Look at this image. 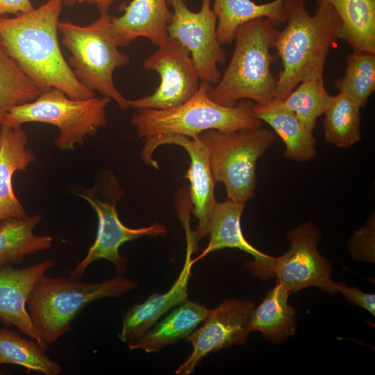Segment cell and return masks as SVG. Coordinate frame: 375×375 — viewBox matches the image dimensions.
Instances as JSON below:
<instances>
[{"label":"cell","mask_w":375,"mask_h":375,"mask_svg":"<svg viewBox=\"0 0 375 375\" xmlns=\"http://www.w3.org/2000/svg\"><path fill=\"white\" fill-rule=\"evenodd\" d=\"M46 349L10 328H0V365H17L44 375L60 374V365L47 354Z\"/></svg>","instance_id":"484cf974"},{"label":"cell","mask_w":375,"mask_h":375,"mask_svg":"<svg viewBox=\"0 0 375 375\" xmlns=\"http://www.w3.org/2000/svg\"><path fill=\"white\" fill-rule=\"evenodd\" d=\"M271 20H251L236 31L235 49L228 67L208 91L215 102L234 106L243 99L266 104L275 98L277 78L271 72V53L278 30Z\"/></svg>","instance_id":"3957f363"},{"label":"cell","mask_w":375,"mask_h":375,"mask_svg":"<svg viewBox=\"0 0 375 375\" xmlns=\"http://www.w3.org/2000/svg\"><path fill=\"white\" fill-rule=\"evenodd\" d=\"M173 8L167 26L169 39H175L189 51L199 78L210 85L221 77L218 64L226 61V53L217 36V16L210 7L211 0H202L201 10L192 12L186 0H167Z\"/></svg>","instance_id":"30bf717a"},{"label":"cell","mask_w":375,"mask_h":375,"mask_svg":"<svg viewBox=\"0 0 375 375\" xmlns=\"http://www.w3.org/2000/svg\"><path fill=\"white\" fill-rule=\"evenodd\" d=\"M41 93L0 45V115L15 106L34 100Z\"/></svg>","instance_id":"f546056e"},{"label":"cell","mask_w":375,"mask_h":375,"mask_svg":"<svg viewBox=\"0 0 375 375\" xmlns=\"http://www.w3.org/2000/svg\"><path fill=\"white\" fill-rule=\"evenodd\" d=\"M254 308L251 301L228 299L209 309L201 325L185 339L191 343L192 351L175 374L189 375L208 353L245 344L250 334L249 324Z\"/></svg>","instance_id":"4fadbf2b"},{"label":"cell","mask_w":375,"mask_h":375,"mask_svg":"<svg viewBox=\"0 0 375 375\" xmlns=\"http://www.w3.org/2000/svg\"><path fill=\"white\" fill-rule=\"evenodd\" d=\"M143 67L156 72L160 83L151 95L129 100L137 110H167L187 101L197 91L199 76L190 51L175 39H169L147 57Z\"/></svg>","instance_id":"7c38bea8"},{"label":"cell","mask_w":375,"mask_h":375,"mask_svg":"<svg viewBox=\"0 0 375 375\" xmlns=\"http://www.w3.org/2000/svg\"><path fill=\"white\" fill-rule=\"evenodd\" d=\"M86 201L95 211L98 218L97 236L87 254L70 271L69 275L81 278L88 266L97 260L105 259L111 262L118 274L127 270V258L119 253L124 243L142 237H165L167 227L154 224L141 228H129L120 220L116 208L117 199H101L95 187L83 189L76 193Z\"/></svg>","instance_id":"8fae6325"},{"label":"cell","mask_w":375,"mask_h":375,"mask_svg":"<svg viewBox=\"0 0 375 375\" xmlns=\"http://www.w3.org/2000/svg\"><path fill=\"white\" fill-rule=\"evenodd\" d=\"M331 5L342 22L340 40L353 51L375 53V0H316Z\"/></svg>","instance_id":"d4e9b609"},{"label":"cell","mask_w":375,"mask_h":375,"mask_svg":"<svg viewBox=\"0 0 375 375\" xmlns=\"http://www.w3.org/2000/svg\"><path fill=\"white\" fill-rule=\"evenodd\" d=\"M27 145L28 136L22 126L0 125V221L28 216L12 185L15 173L26 171L35 160Z\"/></svg>","instance_id":"ac0fdd59"},{"label":"cell","mask_w":375,"mask_h":375,"mask_svg":"<svg viewBox=\"0 0 375 375\" xmlns=\"http://www.w3.org/2000/svg\"><path fill=\"white\" fill-rule=\"evenodd\" d=\"M338 283V292L352 304L359 306L375 316V295L366 293L357 287H348L344 283Z\"/></svg>","instance_id":"1f68e13d"},{"label":"cell","mask_w":375,"mask_h":375,"mask_svg":"<svg viewBox=\"0 0 375 375\" xmlns=\"http://www.w3.org/2000/svg\"><path fill=\"white\" fill-rule=\"evenodd\" d=\"M114 0H64V5L73 6L78 3H88L94 4L100 13L108 12V10Z\"/></svg>","instance_id":"836d02e7"},{"label":"cell","mask_w":375,"mask_h":375,"mask_svg":"<svg viewBox=\"0 0 375 375\" xmlns=\"http://www.w3.org/2000/svg\"><path fill=\"white\" fill-rule=\"evenodd\" d=\"M142 159L149 166L158 169L153 159L154 151L163 144H176L183 147L188 153L190 165L184 178L190 183V197L193 206L192 212L198 219V226L192 233L195 247L199 240L208 235L212 212L217 203L215 197V185L211 173L208 156L205 147L197 140L185 135L165 133L144 138Z\"/></svg>","instance_id":"5bb4252c"},{"label":"cell","mask_w":375,"mask_h":375,"mask_svg":"<svg viewBox=\"0 0 375 375\" xmlns=\"http://www.w3.org/2000/svg\"><path fill=\"white\" fill-rule=\"evenodd\" d=\"M292 292L276 281L261 303L253 308L249 320L250 333L260 332L265 340L280 344L296 334L297 311L288 303Z\"/></svg>","instance_id":"7402d4cb"},{"label":"cell","mask_w":375,"mask_h":375,"mask_svg":"<svg viewBox=\"0 0 375 375\" xmlns=\"http://www.w3.org/2000/svg\"><path fill=\"white\" fill-rule=\"evenodd\" d=\"M253 111L258 119L268 124L281 138L285 146L284 156L286 158L304 162L317 156V141L313 132L281 101L255 103Z\"/></svg>","instance_id":"44dd1931"},{"label":"cell","mask_w":375,"mask_h":375,"mask_svg":"<svg viewBox=\"0 0 375 375\" xmlns=\"http://www.w3.org/2000/svg\"><path fill=\"white\" fill-rule=\"evenodd\" d=\"M374 212L364 226L354 232L349 239L347 247L352 257L360 262H374Z\"/></svg>","instance_id":"4dcf8cb0"},{"label":"cell","mask_w":375,"mask_h":375,"mask_svg":"<svg viewBox=\"0 0 375 375\" xmlns=\"http://www.w3.org/2000/svg\"><path fill=\"white\" fill-rule=\"evenodd\" d=\"M208 312L205 306L187 300L172 309L141 337L129 343L128 349L157 352L181 339H186L201 324Z\"/></svg>","instance_id":"ffe728a7"},{"label":"cell","mask_w":375,"mask_h":375,"mask_svg":"<svg viewBox=\"0 0 375 375\" xmlns=\"http://www.w3.org/2000/svg\"><path fill=\"white\" fill-rule=\"evenodd\" d=\"M362 108L352 99L340 92L333 96L323 121L324 138L327 142L340 149H347L358 142Z\"/></svg>","instance_id":"4316f807"},{"label":"cell","mask_w":375,"mask_h":375,"mask_svg":"<svg viewBox=\"0 0 375 375\" xmlns=\"http://www.w3.org/2000/svg\"><path fill=\"white\" fill-rule=\"evenodd\" d=\"M321 237L319 228L312 221L291 228L286 235L290 242L289 250L281 256H272L263 280L274 276L291 292L316 287L329 294H337L338 283L331 278L333 266L318 250Z\"/></svg>","instance_id":"9c48e42d"},{"label":"cell","mask_w":375,"mask_h":375,"mask_svg":"<svg viewBox=\"0 0 375 375\" xmlns=\"http://www.w3.org/2000/svg\"><path fill=\"white\" fill-rule=\"evenodd\" d=\"M335 88L361 108L375 90V53L353 51L348 54L344 75L335 81Z\"/></svg>","instance_id":"f1b7e54d"},{"label":"cell","mask_w":375,"mask_h":375,"mask_svg":"<svg viewBox=\"0 0 375 375\" xmlns=\"http://www.w3.org/2000/svg\"><path fill=\"white\" fill-rule=\"evenodd\" d=\"M110 101L103 96L76 99L51 88L33 101L7 110L0 115V125L22 126L40 122L55 126L59 130L56 147L72 150L106 125V107Z\"/></svg>","instance_id":"52a82bcc"},{"label":"cell","mask_w":375,"mask_h":375,"mask_svg":"<svg viewBox=\"0 0 375 375\" xmlns=\"http://www.w3.org/2000/svg\"><path fill=\"white\" fill-rule=\"evenodd\" d=\"M285 0H274L258 4L251 0H215L212 9L217 16V36L219 44H231L237 29L255 19H268L276 26L285 22Z\"/></svg>","instance_id":"603a6c76"},{"label":"cell","mask_w":375,"mask_h":375,"mask_svg":"<svg viewBox=\"0 0 375 375\" xmlns=\"http://www.w3.org/2000/svg\"><path fill=\"white\" fill-rule=\"evenodd\" d=\"M167 0H131L119 17H112L110 31L118 47L145 38L160 47L169 40L167 26L172 12Z\"/></svg>","instance_id":"e0dca14e"},{"label":"cell","mask_w":375,"mask_h":375,"mask_svg":"<svg viewBox=\"0 0 375 375\" xmlns=\"http://www.w3.org/2000/svg\"><path fill=\"white\" fill-rule=\"evenodd\" d=\"M111 18L103 12L87 25L60 22L58 31L62 43L71 53L67 62L78 81L126 110L128 99L117 90L112 76L115 69L128 65L131 58L119 51L112 35Z\"/></svg>","instance_id":"8992f818"},{"label":"cell","mask_w":375,"mask_h":375,"mask_svg":"<svg viewBox=\"0 0 375 375\" xmlns=\"http://www.w3.org/2000/svg\"><path fill=\"white\" fill-rule=\"evenodd\" d=\"M40 219V215H33L0 221V267L18 265L27 256L51 247V236L34 233Z\"/></svg>","instance_id":"cb8c5ba5"},{"label":"cell","mask_w":375,"mask_h":375,"mask_svg":"<svg viewBox=\"0 0 375 375\" xmlns=\"http://www.w3.org/2000/svg\"><path fill=\"white\" fill-rule=\"evenodd\" d=\"M138 284L118 274L98 282L81 278L42 275L34 286L27 306L31 318L43 342L54 343L71 328L76 317L89 303L103 298H118Z\"/></svg>","instance_id":"277c9868"},{"label":"cell","mask_w":375,"mask_h":375,"mask_svg":"<svg viewBox=\"0 0 375 375\" xmlns=\"http://www.w3.org/2000/svg\"><path fill=\"white\" fill-rule=\"evenodd\" d=\"M64 0H48L13 17H0V45L42 92L56 88L68 97L85 99L95 92L74 76L58 42L59 17Z\"/></svg>","instance_id":"6da1fadb"},{"label":"cell","mask_w":375,"mask_h":375,"mask_svg":"<svg viewBox=\"0 0 375 375\" xmlns=\"http://www.w3.org/2000/svg\"><path fill=\"white\" fill-rule=\"evenodd\" d=\"M244 205L229 199L223 202L217 201L211 219L208 244L199 256L192 259L193 263L211 252L224 248H235L253 257V261L246 263V268L253 276L262 279L272 256L256 249L243 235L240 220Z\"/></svg>","instance_id":"d6986e66"},{"label":"cell","mask_w":375,"mask_h":375,"mask_svg":"<svg viewBox=\"0 0 375 375\" xmlns=\"http://www.w3.org/2000/svg\"><path fill=\"white\" fill-rule=\"evenodd\" d=\"M287 24L278 31L274 48L282 69L274 101H281L301 82L323 77L330 49L340 40L342 22L328 4L319 5L313 15L306 0H285Z\"/></svg>","instance_id":"7a4b0ae2"},{"label":"cell","mask_w":375,"mask_h":375,"mask_svg":"<svg viewBox=\"0 0 375 375\" xmlns=\"http://www.w3.org/2000/svg\"><path fill=\"white\" fill-rule=\"evenodd\" d=\"M194 251L192 242L187 240L184 264L172 286L165 293L151 294L145 301L126 312L118 334L122 342L128 344L137 340L172 309L188 300V283L194 265L192 254Z\"/></svg>","instance_id":"2e32d148"},{"label":"cell","mask_w":375,"mask_h":375,"mask_svg":"<svg viewBox=\"0 0 375 375\" xmlns=\"http://www.w3.org/2000/svg\"><path fill=\"white\" fill-rule=\"evenodd\" d=\"M211 87L201 81L190 99L173 108L138 110L131 123L139 138L174 133L195 139L211 129L234 131L262 126V122L253 113V101L240 100L234 106L221 105L209 97Z\"/></svg>","instance_id":"5b68a950"},{"label":"cell","mask_w":375,"mask_h":375,"mask_svg":"<svg viewBox=\"0 0 375 375\" xmlns=\"http://www.w3.org/2000/svg\"><path fill=\"white\" fill-rule=\"evenodd\" d=\"M34 9L31 0H0V17L8 14L17 15Z\"/></svg>","instance_id":"d6a6232c"},{"label":"cell","mask_w":375,"mask_h":375,"mask_svg":"<svg viewBox=\"0 0 375 375\" xmlns=\"http://www.w3.org/2000/svg\"><path fill=\"white\" fill-rule=\"evenodd\" d=\"M195 139L206 149L213 180L224 184L227 199L242 203L251 199L257 187V161L276 141L275 133L262 126L211 129Z\"/></svg>","instance_id":"ba28073f"},{"label":"cell","mask_w":375,"mask_h":375,"mask_svg":"<svg viewBox=\"0 0 375 375\" xmlns=\"http://www.w3.org/2000/svg\"><path fill=\"white\" fill-rule=\"evenodd\" d=\"M332 99L325 88L324 77H317L301 82L281 102L313 132L318 118L328 109Z\"/></svg>","instance_id":"83f0119b"},{"label":"cell","mask_w":375,"mask_h":375,"mask_svg":"<svg viewBox=\"0 0 375 375\" xmlns=\"http://www.w3.org/2000/svg\"><path fill=\"white\" fill-rule=\"evenodd\" d=\"M53 265L54 261L49 259L24 268L0 267V320L7 326H15L45 349L47 346L26 306L36 283Z\"/></svg>","instance_id":"9a60e30c"}]
</instances>
